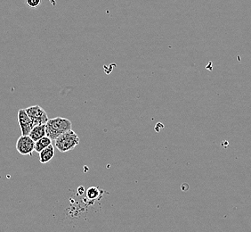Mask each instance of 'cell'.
<instances>
[{
    "label": "cell",
    "instance_id": "cell-10",
    "mask_svg": "<svg viewBox=\"0 0 251 232\" xmlns=\"http://www.w3.org/2000/svg\"><path fill=\"white\" fill-rule=\"evenodd\" d=\"M26 2L30 8H37L41 4V0H26Z\"/></svg>",
    "mask_w": 251,
    "mask_h": 232
},
{
    "label": "cell",
    "instance_id": "cell-8",
    "mask_svg": "<svg viewBox=\"0 0 251 232\" xmlns=\"http://www.w3.org/2000/svg\"><path fill=\"white\" fill-rule=\"evenodd\" d=\"M52 145V140L48 136H45L42 139L35 142V151L37 153H40L42 150L48 147L49 145Z\"/></svg>",
    "mask_w": 251,
    "mask_h": 232
},
{
    "label": "cell",
    "instance_id": "cell-7",
    "mask_svg": "<svg viewBox=\"0 0 251 232\" xmlns=\"http://www.w3.org/2000/svg\"><path fill=\"white\" fill-rule=\"evenodd\" d=\"M29 136L35 142L39 141L40 139H42L45 136H47L46 124L34 126L33 129L30 131Z\"/></svg>",
    "mask_w": 251,
    "mask_h": 232
},
{
    "label": "cell",
    "instance_id": "cell-1",
    "mask_svg": "<svg viewBox=\"0 0 251 232\" xmlns=\"http://www.w3.org/2000/svg\"><path fill=\"white\" fill-rule=\"evenodd\" d=\"M70 130H73L72 121L63 117L49 119L48 122L46 123L47 136L52 141H55L59 136L62 135Z\"/></svg>",
    "mask_w": 251,
    "mask_h": 232
},
{
    "label": "cell",
    "instance_id": "cell-6",
    "mask_svg": "<svg viewBox=\"0 0 251 232\" xmlns=\"http://www.w3.org/2000/svg\"><path fill=\"white\" fill-rule=\"evenodd\" d=\"M55 155V152H54V147L53 145H50L46 147L45 149L42 150L39 153V162L42 165H46L49 163L51 160L53 159Z\"/></svg>",
    "mask_w": 251,
    "mask_h": 232
},
{
    "label": "cell",
    "instance_id": "cell-4",
    "mask_svg": "<svg viewBox=\"0 0 251 232\" xmlns=\"http://www.w3.org/2000/svg\"><path fill=\"white\" fill-rule=\"evenodd\" d=\"M16 150L22 155H32L35 151V141L29 135H22L16 142Z\"/></svg>",
    "mask_w": 251,
    "mask_h": 232
},
{
    "label": "cell",
    "instance_id": "cell-9",
    "mask_svg": "<svg viewBox=\"0 0 251 232\" xmlns=\"http://www.w3.org/2000/svg\"><path fill=\"white\" fill-rule=\"evenodd\" d=\"M100 196V189L97 187H91L87 190V198L89 200H97Z\"/></svg>",
    "mask_w": 251,
    "mask_h": 232
},
{
    "label": "cell",
    "instance_id": "cell-2",
    "mask_svg": "<svg viewBox=\"0 0 251 232\" xmlns=\"http://www.w3.org/2000/svg\"><path fill=\"white\" fill-rule=\"evenodd\" d=\"M79 137L73 130L66 131L54 141L55 147L62 153L74 149L79 144Z\"/></svg>",
    "mask_w": 251,
    "mask_h": 232
},
{
    "label": "cell",
    "instance_id": "cell-3",
    "mask_svg": "<svg viewBox=\"0 0 251 232\" xmlns=\"http://www.w3.org/2000/svg\"><path fill=\"white\" fill-rule=\"evenodd\" d=\"M29 118L33 122L34 126L43 125L49 121V116L43 108L39 106H32L25 109Z\"/></svg>",
    "mask_w": 251,
    "mask_h": 232
},
{
    "label": "cell",
    "instance_id": "cell-5",
    "mask_svg": "<svg viewBox=\"0 0 251 232\" xmlns=\"http://www.w3.org/2000/svg\"><path fill=\"white\" fill-rule=\"evenodd\" d=\"M17 119H18L20 129L22 131V135H29L31 130L33 129L34 124L31 119L28 116V114L25 111V109H20L17 114Z\"/></svg>",
    "mask_w": 251,
    "mask_h": 232
}]
</instances>
